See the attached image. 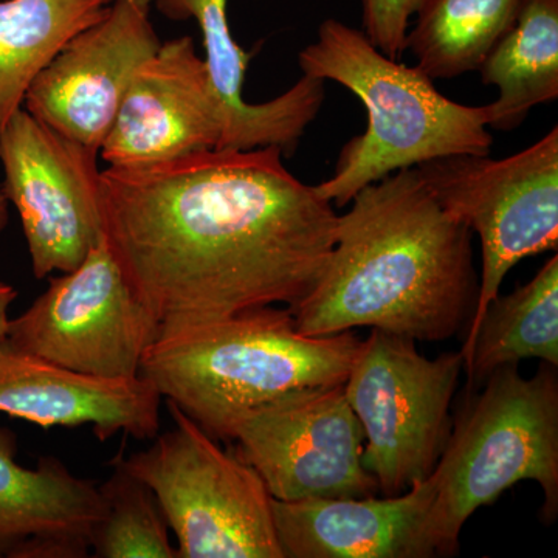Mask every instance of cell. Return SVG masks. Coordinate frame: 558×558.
<instances>
[{
    "label": "cell",
    "mask_w": 558,
    "mask_h": 558,
    "mask_svg": "<svg viewBox=\"0 0 558 558\" xmlns=\"http://www.w3.org/2000/svg\"><path fill=\"white\" fill-rule=\"evenodd\" d=\"M16 299V289L7 284V282H0V339L5 337L10 322V307Z\"/></svg>",
    "instance_id": "cb8c5ba5"
},
{
    "label": "cell",
    "mask_w": 558,
    "mask_h": 558,
    "mask_svg": "<svg viewBox=\"0 0 558 558\" xmlns=\"http://www.w3.org/2000/svg\"><path fill=\"white\" fill-rule=\"evenodd\" d=\"M360 347L354 330L304 336L289 307L266 306L160 333L140 374L213 438L230 440L247 411L284 392L343 385Z\"/></svg>",
    "instance_id": "3957f363"
},
{
    "label": "cell",
    "mask_w": 558,
    "mask_h": 558,
    "mask_svg": "<svg viewBox=\"0 0 558 558\" xmlns=\"http://www.w3.org/2000/svg\"><path fill=\"white\" fill-rule=\"evenodd\" d=\"M478 70L484 84L498 87L497 100L486 105L490 130H517L532 109L556 101L558 0H526Z\"/></svg>",
    "instance_id": "ac0fdd59"
},
{
    "label": "cell",
    "mask_w": 558,
    "mask_h": 558,
    "mask_svg": "<svg viewBox=\"0 0 558 558\" xmlns=\"http://www.w3.org/2000/svg\"><path fill=\"white\" fill-rule=\"evenodd\" d=\"M16 454V435L0 427V558L90 557L100 487L58 458L27 469Z\"/></svg>",
    "instance_id": "2e32d148"
},
{
    "label": "cell",
    "mask_w": 558,
    "mask_h": 558,
    "mask_svg": "<svg viewBox=\"0 0 558 558\" xmlns=\"http://www.w3.org/2000/svg\"><path fill=\"white\" fill-rule=\"evenodd\" d=\"M150 5L113 0L100 21L76 33L40 70L24 109L100 156L135 70L161 46Z\"/></svg>",
    "instance_id": "7c38bea8"
},
{
    "label": "cell",
    "mask_w": 558,
    "mask_h": 558,
    "mask_svg": "<svg viewBox=\"0 0 558 558\" xmlns=\"http://www.w3.org/2000/svg\"><path fill=\"white\" fill-rule=\"evenodd\" d=\"M351 204L322 278L289 310L300 332L371 328L438 343L470 325L480 292L472 231L439 207L416 168L365 186Z\"/></svg>",
    "instance_id": "7a4b0ae2"
},
{
    "label": "cell",
    "mask_w": 558,
    "mask_h": 558,
    "mask_svg": "<svg viewBox=\"0 0 558 558\" xmlns=\"http://www.w3.org/2000/svg\"><path fill=\"white\" fill-rule=\"evenodd\" d=\"M97 159L24 108L0 134L2 190L20 213L36 278L76 269L105 240Z\"/></svg>",
    "instance_id": "8fae6325"
},
{
    "label": "cell",
    "mask_w": 558,
    "mask_h": 558,
    "mask_svg": "<svg viewBox=\"0 0 558 558\" xmlns=\"http://www.w3.org/2000/svg\"><path fill=\"white\" fill-rule=\"evenodd\" d=\"M428 478L396 497L271 499L284 558H432L425 521Z\"/></svg>",
    "instance_id": "9a60e30c"
},
{
    "label": "cell",
    "mask_w": 558,
    "mask_h": 558,
    "mask_svg": "<svg viewBox=\"0 0 558 558\" xmlns=\"http://www.w3.org/2000/svg\"><path fill=\"white\" fill-rule=\"evenodd\" d=\"M161 396L146 377L106 380L84 376L0 339V413L43 428L92 425L101 442L124 433L159 435Z\"/></svg>",
    "instance_id": "5bb4252c"
},
{
    "label": "cell",
    "mask_w": 558,
    "mask_h": 558,
    "mask_svg": "<svg viewBox=\"0 0 558 558\" xmlns=\"http://www.w3.org/2000/svg\"><path fill=\"white\" fill-rule=\"evenodd\" d=\"M526 0H422L407 35L418 70L429 80L475 72L515 24Z\"/></svg>",
    "instance_id": "44dd1931"
},
{
    "label": "cell",
    "mask_w": 558,
    "mask_h": 558,
    "mask_svg": "<svg viewBox=\"0 0 558 558\" xmlns=\"http://www.w3.org/2000/svg\"><path fill=\"white\" fill-rule=\"evenodd\" d=\"M416 170L439 207L481 240L478 303L459 351L465 366L506 275L529 256L557 252L558 128L508 159L450 156Z\"/></svg>",
    "instance_id": "52a82bcc"
},
{
    "label": "cell",
    "mask_w": 558,
    "mask_h": 558,
    "mask_svg": "<svg viewBox=\"0 0 558 558\" xmlns=\"http://www.w3.org/2000/svg\"><path fill=\"white\" fill-rule=\"evenodd\" d=\"M422 0H363V33L391 60L407 50L411 16Z\"/></svg>",
    "instance_id": "603a6c76"
},
{
    "label": "cell",
    "mask_w": 558,
    "mask_h": 558,
    "mask_svg": "<svg viewBox=\"0 0 558 558\" xmlns=\"http://www.w3.org/2000/svg\"><path fill=\"white\" fill-rule=\"evenodd\" d=\"M538 359L558 366V255L526 284L488 304L468 365L470 389L494 371Z\"/></svg>",
    "instance_id": "ffe728a7"
},
{
    "label": "cell",
    "mask_w": 558,
    "mask_h": 558,
    "mask_svg": "<svg viewBox=\"0 0 558 558\" xmlns=\"http://www.w3.org/2000/svg\"><path fill=\"white\" fill-rule=\"evenodd\" d=\"M557 368L542 362L526 379L519 365L502 366L453 417L449 442L429 475L435 498L425 538L433 557L457 556L465 521L520 481L542 487V519H557Z\"/></svg>",
    "instance_id": "5b68a950"
},
{
    "label": "cell",
    "mask_w": 558,
    "mask_h": 558,
    "mask_svg": "<svg viewBox=\"0 0 558 558\" xmlns=\"http://www.w3.org/2000/svg\"><path fill=\"white\" fill-rule=\"evenodd\" d=\"M462 371L459 351L427 359L416 341L380 329L362 340L344 395L365 435L363 468L380 497L403 494L438 465Z\"/></svg>",
    "instance_id": "ba28073f"
},
{
    "label": "cell",
    "mask_w": 558,
    "mask_h": 558,
    "mask_svg": "<svg viewBox=\"0 0 558 558\" xmlns=\"http://www.w3.org/2000/svg\"><path fill=\"white\" fill-rule=\"evenodd\" d=\"M100 495L102 510L92 532L90 557L179 558L156 495L123 468L120 458Z\"/></svg>",
    "instance_id": "7402d4cb"
},
{
    "label": "cell",
    "mask_w": 558,
    "mask_h": 558,
    "mask_svg": "<svg viewBox=\"0 0 558 558\" xmlns=\"http://www.w3.org/2000/svg\"><path fill=\"white\" fill-rule=\"evenodd\" d=\"M229 0H150L174 21L194 20L204 40L205 64L227 113L220 149L250 150L275 146L282 156L295 153L304 131L317 119L325 101V81L303 75L289 90L267 102L244 100L250 54L231 35Z\"/></svg>",
    "instance_id": "e0dca14e"
},
{
    "label": "cell",
    "mask_w": 558,
    "mask_h": 558,
    "mask_svg": "<svg viewBox=\"0 0 558 558\" xmlns=\"http://www.w3.org/2000/svg\"><path fill=\"white\" fill-rule=\"evenodd\" d=\"M227 113L190 36L142 62L100 148L109 167H145L220 149Z\"/></svg>",
    "instance_id": "4fadbf2b"
},
{
    "label": "cell",
    "mask_w": 558,
    "mask_h": 558,
    "mask_svg": "<svg viewBox=\"0 0 558 558\" xmlns=\"http://www.w3.org/2000/svg\"><path fill=\"white\" fill-rule=\"evenodd\" d=\"M174 428L153 446L120 454L121 464L156 495L178 538L179 558H284L271 495L255 469L218 442L174 403Z\"/></svg>",
    "instance_id": "8992f818"
},
{
    "label": "cell",
    "mask_w": 558,
    "mask_h": 558,
    "mask_svg": "<svg viewBox=\"0 0 558 558\" xmlns=\"http://www.w3.org/2000/svg\"><path fill=\"white\" fill-rule=\"evenodd\" d=\"M230 442L278 501L379 495L363 468L365 435L344 384L293 389L247 411Z\"/></svg>",
    "instance_id": "30bf717a"
},
{
    "label": "cell",
    "mask_w": 558,
    "mask_h": 558,
    "mask_svg": "<svg viewBox=\"0 0 558 558\" xmlns=\"http://www.w3.org/2000/svg\"><path fill=\"white\" fill-rule=\"evenodd\" d=\"M113 0H0V134L40 70Z\"/></svg>",
    "instance_id": "d6986e66"
},
{
    "label": "cell",
    "mask_w": 558,
    "mask_h": 558,
    "mask_svg": "<svg viewBox=\"0 0 558 558\" xmlns=\"http://www.w3.org/2000/svg\"><path fill=\"white\" fill-rule=\"evenodd\" d=\"M9 199H7L5 193H3L2 186H0V233L9 226L10 213H9Z\"/></svg>",
    "instance_id": "d4e9b609"
},
{
    "label": "cell",
    "mask_w": 558,
    "mask_h": 558,
    "mask_svg": "<svg viewBox=\"0 0 558 558\" xmlns=\"http://www.w3.org/2000/svg\"><path fill=\"white\" fill-rule=\"evenodd\" d=\"M105 236L160 333L299 304L322 278L337 215L275 146L209 149L101 171Z\"/></svg>",
    "instance_id": "6da1fadb"
},
{
    "label": "cell",
    "mask_w": 558,
    "mask_h": 558,
    "mask_svg": "<svg viewBox=\"0 0 558 558\" xmlns=\"http://www.w3.org/2000/svg\"><path fill=\"white\" fill-rule=\"evenodd\" d=\"M299 61L303 75L351 90L368 116L366 131L341 148L332 178L315 186L337 207H347L365 186L425 161L490 154L487 106L449 100L422 70L391 60L357 28L326 20Z\"/></svg>",
    "instance_id": "277c9868"
},
{
    "label": "cell",
    "mask_w": 558,
    "mask_h": 558,
    "mask_svg": "<svg viewBox=\"0 0 558 558\" xmlns=\"http://www.w3.org/2000/svg\"><path fill=\"white\" fill-rule=\"evenodd\" d=\"M159 336V323L132 292L105 236L76 269L51 278L27 311L10 318L5 339L84 376L132 380Z\"/></svg>",
    "instance_id": "9c48e42d"
}]
</instances>
